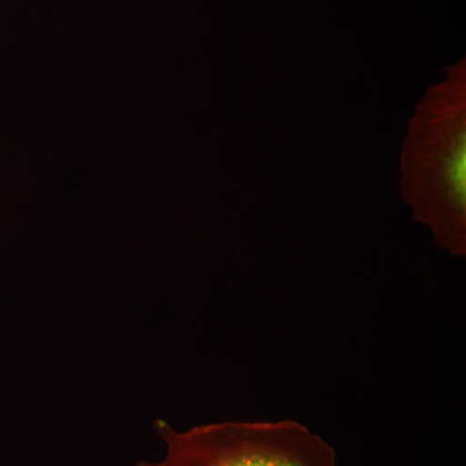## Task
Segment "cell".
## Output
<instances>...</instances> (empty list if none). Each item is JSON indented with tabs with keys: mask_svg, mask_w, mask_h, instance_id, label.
I'll return each instance as SVG.
<instances>
[{
	"mask_svg": "<svg viewBox=\"0 0 466 466\" xmlns=\"http://www.w3.org/2000/svg\"><path fill=\"white\" fill-rule=\"evenodd\" d=\"M408 122L401 198L453 258L466 256V60L446 67Z\"/></svg>",
	"mask_w": 466,
	"mask_h": 466,
	"instance_id": "obj_1",
	"label": "cell"
},
{
	"mask_svg": "<svg viewBox=\"0 0 466 466\" xmlns=\"http://www.w3.org/2000/svg\"><path fill=\"white\" fill-rule=\"evenodd\" d=\"M159 462L137 466H337L333 447L294 420L227 421L177 431L158 420Z\"/></svg>",
	"mask_w": 466,
	"mask_h": 466,
	"instance_id": "obj_2",
	"label": "cell"
}]
</instances>
